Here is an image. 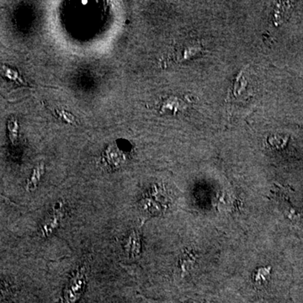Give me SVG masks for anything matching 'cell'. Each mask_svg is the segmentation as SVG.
<instances>
[{
	"label": "cell",
	"mask_w": 303,
	"mask_h": 303,
	"mask_svg": "<svg viewBox=\"0 0 303 303\" xmlns=\"http://www.w3.org/2000/svg\"><path fill=\"white\" fill-rule=\"evenodd\" d=\"M0 74L8 78L10 80L13 81L15 83L20 85H27L26 81L24 80L18 71L12 69L11 67L6 65H0Z\"/></svg>",
	"instance_id": "277c9868"
},
{
	"label": "cell",
	"mask_w": 303,
	"mask_h": 303,
	"mask_svg": "<svg viewBox=\"0 0 303 303\" xmlns=\"http://www.w3.org/2000/svg\"><path fill=\"white\" fill-rule=\"evenodd\" d=\"M85 285V269L81 268L72 277L65 289V303H75L83 294Z\"/></svg>",
	"instance_id": "6da1fadb"
},
{
	"label": "cell",
	"mask_w": 303,
	"mask_h": 303,
	"mask_svg": "<svg viewBox=\"0 0 303 303\" xmlns=\"http://www.w3.org/2000/svg\"><path fill=\"white\" fill-rule=\"evenodd\" d=\"M269 271H270V268H263V269H259L258 270V274H257V278L255 279L257 282H264L266 280L265 277L269 275Z\"/></svg>",
	"instance_id": "52a82bcc"
},
{
	"label": "cell",
	"mask_w": 303,
	"mask_h": 303,
	"mask_svg": "<svg viewBox=\"0 0 303 303\" xmlns=\"http://www.w3.org/2000/svg\"><path fill=\"white\" fill-rule=\"evenodd\" d=\"M0 298H1V294H0Z\"/></svg>",
	"instance_id": "9c48e42d"
},
{
	"label": "cell",
	"mask_w": 303,
	"mask_h": 303,
	"mask_svg": "<svg viewBox=\"0 0 303 303\" xmlns=\"http://www.w3.org/2000/svg\"><path fill=\"white\" fill-rule=\"evenodd\" d=\"M64 215V211H63V204L62 201L57 202L54 206L53 213L52 216L48 218L47 222H46L43 227H42L41 233L43 237H47L51 235L58 227H59L61 221L62 220Z\"/></svg>",
	"instance_id": "7a4b0ae2"
},
{
	"label": "cell",
	"mask_w": 303,
	"mask_h": 303,
	"mask_svg": "<svg viewBox=\"0 0 303 303\" xmlns=\"http://www.w3.org/2000/svg\"><path fill=\"white\" fill-rule=\"evenodd\" d=\"M127 255H132L133 258L138 257L141 253L140 237L138 232H132L126 245Z\"/></svg>",
	"instance_id": "3957f363"
},
{
	"label": "cell",
	"mask_w": 303,
	"mask_h": 303,
	"mask_svg": "<svg viewBox=\"0 0 303 303\" xmlns=\"http://www.w3.org/2000/svg\"><path fill=\"white\" fill-rule=\"evenodd\" d=\"M43 174H44V163H41L36 168H34L32 176L31 177V179L27 183V185H26L27 190L32 191L37 188V184L39 183L41 177L42 176Z\"/></svg>",
	"instance_id": "5b68a950"
},
{
	"label": "cell",
	"mask_w": 303,
	"mask_h": 303,
	"mask_svg": "<svg viewBox=\"0 0 303 303\" xmlns=\"http://www.w3.org/2000/svg\"><path fill=\"white\" fill-rule=\"evenodd\" d=\"M8 129L10 132V138L11 143L16 145L19 137V124L18 121L16 117H11L8 122Z\"/></svg>",
	"instance_id": "8992f818"
},
{
	"label": "cell",
	"mask_w": 303,
	"mask_h": 303,
	"mask_svg": "<svg viewBox=\"0 0 303 303\" xmlns=\"http://www.w3.org/2000/svg\"><path fill=\"white\" fill-rule=\"evenodd\" d=\"M59 114L60 117H62V119L64 120L65 122H67V123H71L73 124L74 122V117L72 115L67 113L66 112H57Z\"/></svg>",
	"instance_id": "ba28073f"
}]
</instances>
